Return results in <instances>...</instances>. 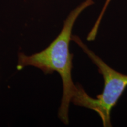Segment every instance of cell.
<instances>
[{
	"mask_svg": "<svg viewBox=\"0 0 127 127\" xmlns=\"http://www.w3.org/2000/svg\"><path fill=\"white\" fill-rule=\"evenodd\" d=\"M94 4L93 0H85L74 9L64 21L63 27L57 38L48 47L31 55L18 54L17 68L21 70L27 66L40 69L45 74L56 72L60 74L63 85V94L58 117L65 124H69L68 111L70 103L78 92V84L72 78V58L69 51V42L72 40V28L79 15L87 8Z\"/></svg>",
	"mask_w": 127,
	"mask_h": 127,
	"instance_id": "1",
	"label": "cell"
},
{
	"mask_svg": "<svg viewBox=\"0 0 127 127\" xmlns=\"http://www.w3.org/2000/svg\"><path fill=\"white\" fill-rule=\"evenodd\" d=\"M74 41L93 63L97 66L98 71L104 79L102 93L94 98L89 96L81 85L78 84V92L72 102L79 107L86 108L96 112L102 120L104 127H112L111 112L117 105L127 87V75L110 67L95 52L90 50L77 35H72Z\"/></svg>",
	"mask_w": 127,
	"mask_h": 127,
	"instance_id": "2",
	"label": "cell"
}]
</instances>
